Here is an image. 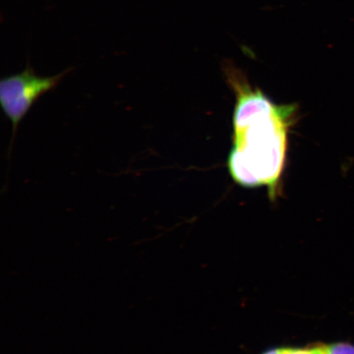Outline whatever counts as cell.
Listing matches in <instances>:
<instances>
[{
	"mask_svg": "<svg viewBox=\"0 0 354 354\" xmlns=\"http://www.w3.org/2000/svg\"><path fill=\"white\" fill-rule=\"evenodd\" d=\"M223 72L236 95L232 146L227 159L232 178L246 188H267L274 201L281 196L289 133L297 118L295 104H277L248 82L231 61Z\"/></svg>",
	"mask_w": 354,
	"mask_h": 354,
	"instance_id": "1",
	"label": "cell"
},
{
	"mask_svg": "<svg viewBox=\"0 0 354 354\" xmlns=\"http://www.w3.org/2000/svg\"><path fill=\"white\" fill-rule=\"evenodd\" d=\"M73 68L50 77H41L35 73L30 64L22 72L3 77L0 82V102L4 114L10 119L12 136L10 153L15 139L17 128L26 114L39 98L54 91Z\"/></svg>",
	"mask_w": 354,
	"mask_h": 354,
	"instance_id": "2",
	"label": "cell"
},
{
	"mask_svg": "<svg viewBox=\"0 0 354 354\" xmlns=\"http://www.w3.org/2000/svg\"><path fill=\"white\" fill-rule=\"evenodd\" d=\"M308 348L313 354H354V344L347 342L315 344Z\"/></svg>",
	"mask_w": 354,
	"mask_h": 354,
	"instance_id": "3",
	"label": "cell"
},
{
	"mask_svg": "<svg viewBox=\"0 0 354 354\" xmlns=\"http://www.w3.org/2000/svg\"><path fill=\"white\" fill-rule=\"evenodd\" d=\"M279 354H313L308 348H280Z\"/></svg>",
	"mask_w": 354,
	"mask_h": 354,
	"instance_id": "4",
	"label": "cell"
},
{
	"mask_svg": "<svg viewBox=\"0 0 354 354\" xmlns=\"http://www.w3.org/2000/svg\"><path fill=\"white\" fill-rule=\"evenodd\" d=\"M279 352H280V348H272L268 349V351L264 352L262 354H279Z\"/></svg>",
	"mask_w": 354,
	"mask_h": 354,
	"instance_id": "5",
	"label": "cell"
}]
</instances>
